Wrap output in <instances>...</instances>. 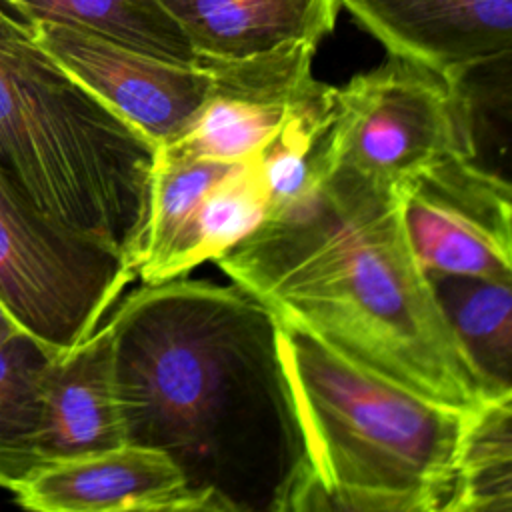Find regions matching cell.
Here are the masks:
<instances>
[{"label": "cell", "mask_w": 512, "mask_h": 512, "mask_svg": "<svg viewBox=\"0 0 512 512\" xmlns=\"http://www.w3.org/2000/svg\"><path fill=\"white\" fill-rule=\"evenodd\" d=\"M108 324L124 444L166 454L204 512H304L312 460L268 306L178 276Z\"/></svg>", "instance_id": "1"}, {"label": "cell", "mask_w": 512, "mask_h": 512, "mask_svg": "<svg viewBox=\"0 0 512 512\" xmlns=\"http://www.w3.org/2000/svg\"><path fill=\"white\" fill-rule=\"evenodd\" d=\"M214 260L354 364L458 410L486 400L406 240L398 186L336 162L300 204Z\"/></svg>", "instance_id": "2"}, {"label": "cell", "mask_w": 512, "mask_h": 512, "mask_svg": "<svg viewBox=\"0 0 512 512\" xmlns=\"http://www.w3.org/2000/svg\"><path fill=\"white\" fill-rule=\"evenodd\" d=\"M156 144L120 118L0 4V166L60 226L134 268Z\"/></svg>", "instance_id": "3"}, {"label": "cell", "mask_w": 512, "mask_h": 512, "mask_svg": "<svg viewBox=\"0 0 512 512\" xmlns=\"http://www.w3.org/2000/svg\"><path fill=\"white\" fill-rule=\"evenodd\" d=\"M278 328L312 460L304 512H446L468 410L366 370L288 320Z\"/></svg>", "instance_id": "4"}, {"label": "cell", "mask_w": 512, "mask_h": 512, "mask_svg": "<svg viewBox=\"0 0 512 512\" xmlns=\"http://www.w3.org/2000/svg\"><path fill=\"white\" fill-rule=\"evenodd\" d=\"M134 278L126 258L54 222L0 166V302L24 332L70 350Z\"/></svg>", "instance_id": "5"}, {"label": "cell", "mask_w": 512, "mask_h": 512, "mask_svg": "<svg viewBox=\"0 0 512 512\" xmlns=\"http://www.w3.org/2000/svg\"><path fill=\"white\" fill-rule=\"evenodd\" d=\"M336 162L398 186L450 156L476 158L474 108L462 84L388 54L336 88Z\"/></svg>", "instance_id": "6"}, {"label": "cell", "mask_w": 512, "mask_h": 512, "mask_svg": "<svg viewBox=\"0 0 512 512\" xmlns=\"http://www.w3.org/2000/svg\"><path fill=\"white\" fill-rule=\"evenodd\" d=\"M406 240L424 272L512 280V190L472 156H450L398 184Z\"/></svg>", "instance_id": "7"}, {"label": "cell", "mask_w": 512, "mask_h": 512, "mask_svg": "<svg viewBox=\"0 0 512 512\" xmlns=\"http://www.w3.org/2000/svg\"><path fill=\"white\" fill-rule=\"evenodd\" d=\"M24 22L66 72L156 146L172 142L208 94L210 76L200 62H170L64 22Z\"/></svg>", "instance_id": "8"}, {"label": "cell", "mask_w": 512, "mask_h": 512, "mask_svg": "<svg viewBox=\"0 0 512 512\" xmlns=\"http://www.w3.org/2000/svg\"><path fill=\"white\" fill-rule=\"evenodd\" d=\"M314 52L312 44H286L246 58H196L210 76L208 94L190 124L156 148L214 162L256 156L320 84L312 74Z\"/></svg>", "instance_id": "9"}, {"label": "cell", "mask_w": 512, "mask_h": 512, "mask_svg": "<svg viewBox=\"0 0 512 512\" xmlns=\"http://www.w3.org/2000/svg\"><path fill=\"white\" fill-rule=\"evenodd\" d=\"M340 8L388 54L450 84L510 58L512 0H340Z\"/></svg>", "instance_id": "10"}, {"label": "cell", "mask_w": 512, "mask_h": 512, "mask_svg": "<svg viewBox=\"0 0 512 512\" xmlns=\"http://www.w3.org/2000/svg\"><path fill=\"white\" fill-rule=\"evenodd\" d=\"M14 498L38 512H204L178 466L166 454L136 444L44 462L16 488Z\"/></svg>", "instance_id": "11"}, {"label": "cell", "mask_w": 512, "mask_h": 512, "mask_svg": "<svg viewBox=\"0 0 512 512\" xmlns=\"http://www.w3.org/2000/svg\"><path fill=\"white\" fill-rule=\"evenodd\" d=\"M120 444L124 434L106 320L78 346L50 358L40 388L36 450L44 464Z\"/></svg>", "instance_id": "12"}, {"label": "cell", "mask_w": 512, "mask_h": 512, "mask_svg": "<svg viewBox=\"0 0 512 512\" xmlns=\"http://www.w3.org/2000/svg\"><path fill=\"white\" fill-rule=\"evenodd\" d=\"M196 58H246L286 44H318L334 30L340 0H158Z\"/></svg>", "instance_id": "13"}, {"label": "cell", "mask_w": 512, "mask_h": 512, "mask_svg": "<svg viewBox=\"0 0 512 512\" xmlns=\"http://www.w3.org/2000/svg\"><path fill=\"white\" fill-rule=\"evenodd\" d=\"M426 276L484 396H512V280L444 272Z\"/></svg>", "instance_id": "14"}, {"label": "cell", "mask_w": 512, "mask_h": 512, "mask_svg": "<svg viewBox=\"0 0 512 512\" xmlns=\"http://www.w3.org/2000/svg\"><path fill=\"white\" fill-rule=\"evenodd\" d=\"M268 210L270 192L258 156L232 162L194 208L156 282L184 276L198 264L230 250L264 222Z\"/></svg>", "instance_id": "15"}, {"label": "cell", "mask_w": 512, "mask_h": 512, "mask_svg": "<svg viewBox=\"0 0 512 512\" xmlns=\"http://www.w3.org/2000/svg\"><path fill=\"white\" fill-rule=\"evenodd\" d=\"M336 86L320 82L256 154L270 192L268 216L300 204L336 164Z\"/></svg>", "instance_id": "16"}, {"label": "cell", "mask_w": 512, "mask_h": 512, "mask_svg": "<svg viewBox=\"0 0 512 512\" xmlns=\"http://www.w3.org/2000/svg\"><path fill=\"white\" fill-rule=\"evenodd\" d=\"M0 4L22 20L64 22L170 62H196L186 34L158 0H0Z\"/></svg>", "instance_id": "17"}, {"label": "cell", "mask_w": 512, "mask_h": 512, "mask_svg": "<svg viewBox=\"0 0 512 512\" xmlns=\"http://www.w3.org/2000/svg\"><path fill=\"white\" fill-rule=\"evenodd\" d=\"M56 350L24 330L0 338V488H16L42 464L36 450L42 376Z\"/></svg>", "instance_id": "18"}, {"label": "cell", "mask_w": 512, "mask_h": 512, "mask_svg": "<svg viewBox=\"0 0 512 512\" xmlns=\"http://www.w3.org/2000/svg\"><path fill=\"white\" fill-rule=\"evenodd\" d=\"M446 512H512V396L466 412Z\"/></svg>", "instance_id": "19"}, {"label": "cell", "mask_w": 512, "mask_h": 512, "mask_svg": "<svg viewBox=\"0 0 512 512\" xmlns=\"http://www.w3.org/2000/svg\"><path fill=\"white\" fill-rule=\"evenodd\" d=\"M232 162L172 156L156 148L150 182V206L136 276L154 284L156 276L184 234L194 208Z\"/></svg>", "instance_id": "20"}, {"label": "cell", "mask_w": 512, "mask_h": 512, "mask_svg": "<svg viewBox=\"0 0 512 512\" xmlns=\"http://www.w3.org/2000/svg\"><path fill=\"white\" fill-rule=\"evenodd\" d=\"M16 330H22V328L12 320V316L6 312V308H4L2 302H0V338L12 334V332H16Z\"/></svg>", "instance_id": "21"}]
</instances>
